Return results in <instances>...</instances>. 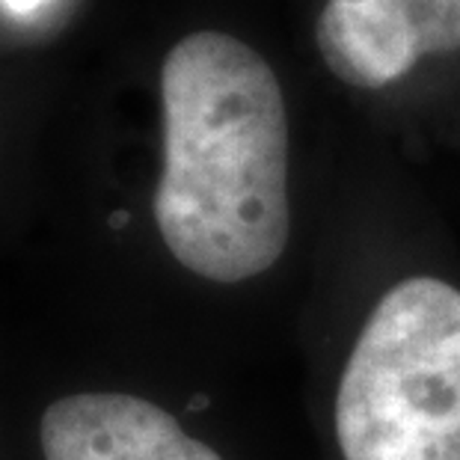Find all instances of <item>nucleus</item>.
Segmentation results:
<instances>
[{
  "label": "nucleus",
  "instance_id": "obj_5",
  "mask_svg": "<svg viewBox=\"0 0 460 460\" xmlns=\"http://www.w3.org/2000/svg\"><path fill=\"white\" fill-rule=\"evenodd\" d=\"M4 4H6L9 9H18V13H24V9L39 6V4H42V0H4Z\"/></svg>",
  "mask_w": 460,
  "mask_h": 460
},
{
  "label": "nucleus",
  "instance_id": "obj_2",
  "mask_svg": "<svg viewBox=\"0 0 460 460\" xmlns=\"http://www.w3.org/2000/svg\"><path fill=\"white\" fill-rule=\"evenodd\" d=\"M345 460H460V291L434 277L389 288L336 393Z\"/></svg>",
  "mask_w": 460,
  "mask_h": 460
},
{
  "label": "nucleus",
  "instance_id": "obj_3",
  "mask_svg": "<svg viewBox=\"0 0 460 460\" xmlns=\"http://www.w3.org/2000/svg\"><path fill=\"white\" fill-rule=\"evenodd\" d=\"M315 39L339 81L380 90L428 54L460 51V0H327Z\"/></svg>",
  "mask_w": 460,
  "mask_h": 460
},
{
  "label": "nucleus",
  "instance_id": "obj_4",
  "mask_svg": "<svg viewBox=\"0 0 460 460\" xmlns=\"http://www.w3.org/2000/svg\"><path fill=\"white\" fill-rule=\"evenodd\" d=\"M45 460H223L149 401L125 393H77L45 410Z\"/></svg>",
  "mask_w": 460,
  "mask_h": 460
},
{
  "label": "nucleus",
  "instance_id": "obj_1",
  "mask_svg": "<svg viewBox=\"0 0 460 460\" xmlns=\"http://www.w3.org/2000/svg\"><path fill=\"white\" fill-rule=\"evenodd\" d=\"M164 172L155 220L202 279L243 282L288 247V113L268 60L220 31L184 36L161 68Z\"/></svg>",
  "mask_w": 460,
  "mask_h": 460
}]
</instances>
